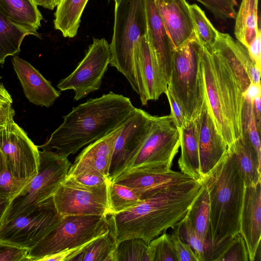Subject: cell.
Instances as JSON below:
<instances>
[{"label":"cell","mask_w":261,"mask_h":261,"mask_svg":"<svg viewBox=\"0 0 261 261\" xmlns=\"http://www.w3.org/2000/svg\"><path fill=\"white\" fill-rule=\"evenodd\" d=\"M203 187L202 180H194L166 187L134 207L108 215V228L117 244L139 238L148 244L182 221Z\"/></svg>","instance_id":"6da1fadb"},{"label":"cell","mask_w":261,"mask_h":261,"mask_svg":"<svg viewBox=\"0 0 261 261\" xmlns=\"http://www.w3.org/2000/svg\"><path fill=\"white\" fill-rule=\"evenodd\" d=\"M136 108L128 97L112 91L90 98L64 116L63 122L38 148L74 154L121 125Z\"/></svg>","instance_id":"7a4b0ae2"},{"label":"cell","mask_w":261,"mask_h":261,"mask_svg":"<svg viewBox=\"0 0 261 261\" xmlns=\"http://www.w3.org/2000/svg\"><path fill=\"white\" fill-rule=\"evenodd\" d=\"M202 60L207 107L228 147L243 135V92L224 61L211 48L202 46Z\"/></svg>","instance_id":"3957f363"},{"label":"cell","mask_w":261,"mask_h":261,"mask_svg":"<svg viewBox=\"0 0 261 261\" xmlns=\"http://www.w3.org/2000/svg\"><path fill=\"white\" fill-rule=\"evenodd\" d=\"M201 180L209 196L208 238L212 251L214 247L240 233L245 186L227 150L220 162Z\"/></svg>","instance_id":"277c9868"},{"label":"cell","mask_w":261,"mask_h":261,"mask_svg":"<svg viewBox=\"0 0 261 261\" xmlns=\"http://www.w3.org/2000/svg\"><path fill=\"white\" fill-rule=\"evenodd\" d=\"M146 34L144 0L116 1L110 64L126 77L143 105L148 101L139 46L141 39Z\"/></svg>","instance_id":"5b68a950"},{"label":"cell","mask_w":261,"mask_h":261,"mask_svg":"<svg viewBox=\"0 0 261 261\" xmlns=\"http://www.w3.org/2000/svg\"><path fill=\"white\" fill-rule=\"evenodd\" d=\"M188 122L200 116L206 101L202 45L195 35L175 48L167 82Z\"/></svg>","instance_id":"8992f818"},{"label":"cell","mask_w":261,"mask_h":261,"mask_svg":"<svg viewBox=\"0 0 261 261\" xmlns=\"http://www.w3.org/2000/svg\"><path fill=\"white\" fill-rule=\"evenodd\" d=\"M72 164L68 156L52 150H39L37 174L10 200L2 223L27 213L52 197L66 179Z\"/></svg>","instance_id":"52a82bcc"},{"label":"cell","mask_w":261,"mask_h":261,"mask_svg":"<svg viewBox=\"0 0 261 261\" xmlns=\"http://www.w3.org/2000/svg\"><path fill=\"white\" fill-rule=\"evenodd\" d=\"M107 217L64 216L59 224L30 250L31 261L81 246L108 230Z\"/></svg>","instance_id":"ba28073f"},{"label":"cell","mask_w":261,"mask_h":261,"mask_svg":"<svg viewBox=\"0 0 261 261\" xmlns=\"http://www.w3.org/2000/svg\"><path fill=\"white\" fill-rule=\"evenodd\" d=\"M179 147V130L171 115L154 116L147 138L137 152L123 166L117 176L136 169H170Z\"/></svg>","instance_id":"9c48e42d"},{"label":"cell","mask_w":261,"mask_h":261,"mask_svg":"<svg viewBox=\"0 0 261 261\" xmlns=\"http://www.w3.org/2000/svg\"><path fill=\"white\" fill-rule=\"evenodd\" d=\"M63 217L58 213L52 197L31 211L2 223L0 241L30 250L51 231Z\"/></svg>","instance_id":"30bf717a"},{"label":"cell","mask_w":261,"mask_h":261,"mask_svg":"<svg viewBox=\"0 0 261 261\" xmlns=\"http://www.w3.org/2000/svg\"><path fill=\"white\" fill-rule=\"evenodd\" d=\"M53 198L58 213L63 217L99 216L107 217L110 214L108 181L100 186L87 187L67 176Z\"/></svg>","instance_id":"8fae6325"},{"label":"cell","mask_w":261,"mask_h":261,"mask_svg":"<svg viewBox=\"0 0 261 261\" xmlns=\"http://www.w3.org/2000/svg\"><path fill=\"white\" fill-rule=\"evenodd\" d=\"M111 59L110 45L105 38L93 39L82 60L57 85L60 91L73 90L77 101L98 90Z\"/></svg>","instance_id":"7c38bea8"},{"label":"cell","mask_w":261,"mask_h":261,"mask_svg":"<svg viewBox=\"0 0 261 261\" xmlns=\"http://www.w3.org/2000/svg\"><path fill=\"white\" fill-rule=\"evenodd\" d=\"M11 115L0 129V148L6 160L7 167L13 174L31 180L39 165V150Z\"/></svg>","instance_id":"4fadbf2b"},{"label":"cell","mask_w":261,"mask_h":261,"mask_svg":"<svg viewBox=\"0 0 261 261\" xmlns=\"http://www.w3.org/2000/svg\"><path fill=\"white\" fill-rule=\"evenodd\" d=\"M154 116L138 108L124 122L117 137L112 158L109 178H115L121 168L139 150L149 135Z\"/></svg>","instance_id":"5bb4252c"},{"label":"cell","mask_w":261,"mask_h":261,"mask_svg":"<svg viewBox=\"0 0 261 261\" xmlns=\"http://www.w3.org/2000/svg\"><path fill=\"white\" fill-rule=\"evenodd\" d=\"M211 49L224 61L243 93L251 83H260V66L251 59L247 48L238 40L219 32Z\"/></svg>","instance_id":"9a60e30c"},{"label":"cell","mask_w":261,"mask_h":261,"mask_svg":"<svg viewBox=\"0 0 261 261\" xmlns=\"http://www.w3.org/2000/svg\"><path fill=\"white\" fill-rule=\"evenodd\" d=\"M194 180L196 179L171 169H147L123 172L111 181L129 187L142 199L166 187Z\"/></svg>","instance_id":"2e32d148"},{"label":"cell","mask_w":261,"mask_h":261,"mask_svg":"<svg viewBox=\"0 0 261 261\" xmlns=\"http://www.w3.org/2000/svg\"><path fill=\"white\" fill-rule=\"evenodd\" d=\"M198 136L201 179L207 175L225 155L227 145L218 133L210 113L206 100L196 120Z\"/></svg>","instance_id":"e0dca14e"},{"label":"cell","mask_w":261,"mask_h":261,"mask_svg":"<svg viewBox=\"0 0 261 261\" xmlns=\"http://www.w3.org/2000/svg\"><path fill=\"white\" fill-rule=\"evenodd\" d=\"M240 233L246 243L249 261H254L260 252L261 181L245 187Z\"/></svg>","instance_id":"ac0fdd59"},{"label":"cell","mask_w":261,"mask_h":261,"mask_svg":"<svg viewBox=\"0 0 261 261\" xmlns=\"http://www.w3.org/2000/svg\"><path fill=\"white\" fill-rule=\"evenodd\" d=\"M124 123L106 136L85 147L75 158L67 176L89 169L96 170L110 179V169L115 144Z\"/></svg>","instance_id":"d6986e66"},{"label":"cell","mask_w":261,"mask_h":261,"mask_svg":"<svg viewBox=\"0 0 261 261\" xmlns=\"http://www.w3.org/2000/svg\"><path fill=\"white\" fill-rule=\"evenodd\" d=\"M14 69L29 101L37 106L49 107L61 95L51 83L30 63L15 56L12 60Z\"/></svg>","instance_id":"ffe728a7"},{"label":"cell","mask_w":261,"mask_h":261,"mask_svg":"<svg viewBox=\"0 0 261 261\" xmlns=\"http://www.w3.org/2000/svg\"><path fill=\"white\" fill-rule=\"evenodd\" d=\"M147 21V36L165 76L170 77L175 47L164 25L155 0H144Z\"/></svg>","instance_id":"44dd1931"},{"label":"cell","mask_w":261,"mask_h":261,"mask_svg":"<svg viewBox=\"0 0 261 261\" xmlns=\"http://www.w3.org/2000/svg\"><path fill=\"white\" fill-rule=\"evenodd\" d=\"M165 29L175 48L183 44L195 34L186 0H155Z\"/></svg>","instance_id":"7402d4cb"},{"label":"cell","mask_w":261,"mask_h":261,"mask_svg":"<svg viewBox=\"0 0 261 261\" xmlns=\"http://www.w3.org/2000/svg\"><path fill=\"white\" fill-rule=\"evenodd\" d=\"M139 54L146 99L156 100L165 94L168 84L150 45L147 34L139 42Z\"/></svg>","instance_id":"603a6c76"},{"label":"cell","mask_w":261,"mask_h":261,"mask_svg":"<svg viewBox=\"0 0 261 261\" xmlns=\"http://www.w3.org/2000/svg\"><path fill=\"white\" fill-rule=\"evenodd\" d=\"M227 150L237 165L245 186H254L261 181V159L245 136L237 139Z\"/></svg>","instance_id":"cb8c5ba5"},{"label":"cell","mask_w":261,"mask_h":261,"mask_svg":"<svg viewBox=\"0 0 261 261\" xmlns=\"http://www.w3.org/2000/svg\"><path fill=\"white\" fill-rule=\"evenodd\" d=\"M179 130L181 153L178 164L180 172L195 179L201 180L196 121H189Z\"/></svg>","instance_id":"d4e9b609"},{"label":"cell","mask_w":261,"mask_h":261,"mask_svg":"<svg viewBox=\"0 0 261 261\" xmlns=\"http://www.w3.org/2000/svg\"><path fill=\"white\" fill-rule=\"evenodd\" d=\"M30 35L39 37L37 31L12 21L0 10V64L19 52L23 39Z\"/></svg>","instance_id":"484cf974"},{"label":"cell","mask_w":261,"mask_h":261,"mask_svg":"<svg viewBox=\"0 0 261 261\" xmlns=\"http://www.w3.org/2000/svg\"><path fill=\"white\" fill-rule=\"evenodd\" d=\"M89 0H61L57 6L55 28L64 37L73 38L77 33L83 12Z\"/></svg>","instance_id":"4316f807"},{"label":"cell","mask_w":261,"mask_h":261,"mask_svg":"<svg viewBox=\"0 0 261 261\" xmlns=\"http://www.w3.org/2000/svg\"><path fill=\"white\" fill-rule=\"evenodd\" d=\"M0 10L12 21L37 31L43 16L33 0H0Z\"/></svg>","instance_id":"83f0119b"},{"label":"cell","mask_w":261,"mask_h":261,"mask_svg":"<svg viewBox=\"0 0 261 261\" xmlns=\"http://www.w3.org/2000/svg\"><path fill=\"white\" fill-rule=\"evenodd\" d=\"M258 0H242L235 17V36L247 48L260 28L258 25Z\"/></svg>","instance_id":"f1b7e54d"},{"label":"cell","mask_w":261,"mask_h":261,"mask_svg":"<svg viewBox=\"0 0 261 261\" xmlns=\"http://www.w3.org/2000/svg\"><path fill=\"white\" fill-rule=\"evenodd\" d=\"M203 188L192 204L187 216L198 236L203 240L210 242V200L203 182Z\"/></svg>","instance_id":"f546056e"},{"label":"cell","mask_w":261,"mask_h":261,"mask_svg":"<svg viewBox=\"0 0 261 261\" xmlns=\"http://www.w3.org/2000/svg\"><path fill=\"white\" fill-rule=\"evenodd\" d=\"M117 245L116 240L108 229L72 261H114Z\"/></svg>","instance_id":"4dcf8cb0"},{"label":"cell","mask_w":261,"mask_h":261,"mask_svg":"<svg viewBox=\"0 0 261 261\" xmlns=\"http://www.w3.org/2000/svg\"><path fill=\"white\" fill-rule=\"evenodd\" d=\"M108 193L110 215L126 211L142 201L133 189L110 179L108 181Z\"/></svg>","instance_id":"1f68e13d"},{"label":"cell","mask_w":261,"mask_h":261,"mask_svg":"<svg viewBox=\"0 0 261 261\" xmlns=\"http://www.w3.org/2000/svg\"><path fill=\"white\" fill-rule=\"evenodd\" d=\"M208 260L248 261V253L245 241L240 233L214 247Z\"/></svg>","instance_id":"d6a6232c"},{"label":"cell","mask_w":261,"mask_h":261,"mask_svg":"<svg viewBox=\"0 0 261 261\" xmlns=\"http://www.w3.org/2000/svg\"><path fill=\"white\" fill-rule=\"evenodd\" d=\"M189 7L195 37L202 46L212 48L217 39L219 31L198 5L193 4Z\"/></svg>","instance_id":"836d02e7"},{"label":"cell","mask_w":261,"mask_h":261,"mask_svg":"<svg viewBox=\"0 0 261 261\" xmlns=\"http://www.w3.org/2000/svg\"><path fill=\"white\" fill-rule=\"evenodd\" d=\"M148 245L139 238L120 241L114 253V261H150Z\"/></svg>","instance_id":"e575fe53"},{"label":"cell","mask_w":261,"mask_h":261,"mask_svg":"<svg viewBox=\"0 0 261 261\" xmlns=\"http://www.w3.org/2000/svg\"><path fill=\"white\" fill-rule=\"evenodd\" d=\"M179 233L181 238L191 247L198 261L208 260L211 251V243L198 236L187 215L180 224Z\"/></svg>","instance_id":"d590c367"},{"label":"cell","mask_w":261,"mask_h":261,"mask_svg":"<svg viewBox=\"0 0 261 261\" xmlns=\"http://www.w3.org/2000/svg\"><path fill=\"white\" fill-rule=\"evenodd\" d=\"M243 135L249 140L261 159L260 135L254 113L253 102L245 98L243 112Z\"/></svg>","instance_id":"8d00e7d4"},{"label":"cell","mask_w":261,"mask_h":261,"mask_svg":"<svg viewBox=\"0 0 261 261\" xmlns=\"http://www.w3.org/2000/svg\"><path fill=\"white\" fill-rule=\"evenodd\" d=\"M148 247L150 261H177L168 234L165 232L151 241Z\"/></svg>","instance_id":"74e56055"},{"label":"cell","mask_w":261,"mask_h":261,"mask_svg":"<svg viewBox=\"0 0 261 261\" xmlns=\"http://www.w3.org/2000/svg\"><path fill=\"white\" fill-rule=\"evenodd\" d=\"M29 181L14 176L7 167L0 171V195L8 198L10 201Z\"/></svg>","instance_id":"f35d334b"},{"label":"cell","mask_w":261,"mask_h":261,"mask_svg":"<svg viewBox=\"0 0 261 261\" xmlns=\"http://www.w3.org/2000/svg\"><path fill=\"white\" fill-rule=\"evenodd\" d=\"M196 1L204 6L218 19L226 20L236 17L234 8L237 6L236 0Z\"/></svg>","instance_id":"ab89813d"},{"label":"cell","mask_w":261,"mask_h":261,"mask_svg":"<svg viewBox=\"0 0 261 261\" xmlns=\"http://www.w3.org/2000/svg\"><path fill=\"white\" fill-rule=\"evenodd\" d=\"M181 222L173 229L171 234H168L177 261H198L191 247L180 237L179 229Z\"/></svg>","instance_id":"60d3db41"},{"label":"cell","mask_w":261,"mask_h":261,"mask_svg":"<svg viewBox=\"0 0 261 261\" xmlns=\"http://www.w3.org/2000/svg\"><path fill=\"white\" fill-rule=\"evenodd\" d=\"M30 249L0 241V261H31Z\"/></svg>","instance_id":"b9f144b4"},{"label":"cell","mask_w":261,"mask_h":261,"mask_svg":"<svg viewBox=\"0 0 261 261\" xmlns=\"http://www.w3.org/2000/svg\"><path fill=\"white\" fill-rule=\"evenodd\" d=\"M67 176L87 187L100 186L106 184L109 179L99 172L89 169L82 170L72 175Z\"/></svg>","instance_id":"7bdbcfd3"},{"label":"cell","mask_w":261,"mask_h":261,"mask_svg":"<svg viewBox=\"0 0 261 261\" xmlns=\"http://www.w3.org/2000/svg\"><path fill=\"white\" fill-rule=\"evenodd\" d=\"M165 94L168 99L171 110L170 115L173 118L175 125L178 129L186 126L189 122L186 119L181 107L168 88Z\"/></svg>","instance_id":"ee69618b"},{"label":"cell","mask_w":261,"mask_h":261,"mask_svg":"<svg viewBox=\"0 0 261 261\" xmlns=\"http://www.w3.org/2000/svg\"><path fill=\"white\" fill-rule=\"evenodd\" d=\"M251 59L261 67V30L258 29L257 33L247 48Z\"/></svg>","instance_id":"f6af8a7d"},{"label":"cell","mask_w":261,"mask_h":261,"mask_svg":"<svg viewBox=\"0 0 261 261\" xmlns=\"http://www.w3.org/2000/svg\"><path fill=\"white\" fill-rule=\"evenodd\" d=\"M15 114V111L11 104L0 103V129L6 124L9 117Z\"/></svg>","instance_id":"bcb514c9"},{"label":"cell","mask_w":261,"mask_h":261,"mask_svg":"<svg viewBox=\"0 0 261 261\" xmlns=\"http://www.w3.org/2000/svg\"><path fill=\"white\" fill-rule=\"evenodd\" d=\"M243 95L245 98L253 102L257 97L261 95L260 83H251L243 93Z\"/></svg>","instance_id":"7dc6e473"},{"label":"cell","mask_w":261,"mask_h":261,"mask_svg":"<svg viewBox=\"0 0 261 261\" xmlns=\"http://www.w3.org/2000/svg\"><path fill=\"white\" fill-rule=\"evenodd\" d=\"M260 96L257 97L253 101L254 113L258 132L260 134L261 124V99Z\"/></svg>","instance_id":"c3c4849f"},{"label":"cell","mask_w":261,"mask_h":261,"mask_svg":"<svg viewBox=\"0 0 261 261\" xmlns=\"http://www.w3.org/2000/svg\"><path fill=\"white\" fill-rule=\"evenodd\" d=\"M1 79L2 77L0 76V80ZM5 103L12 105L13 99L10 93L5 88L3 83L0 82V103Z\"/></svg>","instance_id":"681fc988"},{"label":"cell","mask_w":261,"mask_h":261,"mask_svg":"<svg viewBox=\"0 0 261 261\" xmlns=\"http://www.w3.org/2000/svg\"><path fill=\"white\" fill-rule=\"evenodd\" d=\"M10 203V199L0 195V225L2 223L5 215Z\"/></svg>","instance_id":"f907efd6"},{"label":"cell","mask_w":261,"mask_h":261,"mask_svg":"<svg viewBox=\"0 0 261 261\" xmlns=\"http://www.w3.org/2000/svg\"><path fill=\"white\" fill-rule=\"evenodd\" d=\"M7 168V163L6 158L0 148V171Z\"/></svg>","instance_id":"816d5d0a"},{"label":"cell","mask_w":261,"mask_h":261,"mask_svg":"<svg viewBox=\"0 0 261 261\" xmlns=\"http://www.w3.org/2000/svg\"><path fill=\"white\" fill-rule=\"evenodd\" d=\"M61 0H54V2H55V5L57 7V6L58 5V4L59 3V2H60Z\"/></svg>","instance_id":"f5cc1de1"},{"label":"cell","mask_w":261,"mask_h":261,"mask_svg":"<svg viewBox=\"0 0 261 261\" xmlns=\"http://www.w3.org/2000/svg\"><path fill=\"white\" fill-rule=\"evenodd\" d=\"M114 1L115 2H116V1H118V0H114Z\"/></svg>","instance_id":"db71d44e"}]
</instances>
